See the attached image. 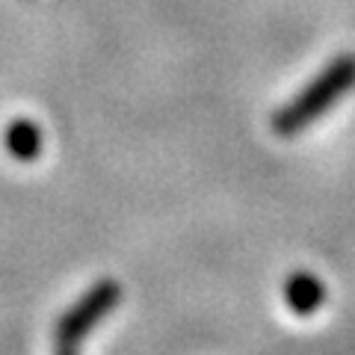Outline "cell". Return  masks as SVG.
<instances>
[{
	"label": "cell",
	"instance_id": "obj_1",
	"mask_svg": "<svg viewBox=\"0 0 355 355\" xmlns=\"http://www.w3.org/2000/svg\"><path fill=\"white\" fill-rule=\"evenodd\" d=\"M352 86H355V57H338L335 62H329L291 104L282 107L279 113L272 116V130L279 133V137H296L299 130L314 125L326 110L335 107Z\"/></svg>",
	"mask_w": 355,
	"mask_h": 355
},
{
	"label": "cell",
	"instance_id": "obj_2",
	"mask_svg": "<svg viewBox=\"0 0 355 355\" xmlns=\"http://www.w3.org/2000/svg\"><path fill=\"white\" fill-rule=\"evenodd\" d=\"M119 302H121V284L119 282H113V279L95 282L74 305H69L62 311V317L57 320L53 340L80 347V343L119 308Z\"/></svg>",
	"mask_w": 355,
	"mask_h": 355
},
{
	"label": "cell",
	"instance_id": "obj_3",
	"mask_svg": "<svg viewBox=\"0 0 355 355\" xmlns=\"http://www.w3.org/2000/svg\"><path fill=\"white\" fill-rule=\"evenodd\" d=\"M282 293H284L287 308H291L296 317L317 314L326 302V284L320 282V275L308 272V270H296V272L287 275Z\"/></svg>",
	"mask_w": 355,
	"mask_h": 355
},
{
	"label": "cell",
	"instance_id": "obj_4",
	"mask_svg": "<svg viewBox=\"0 0 355 355\" xmlns=\"http://www.w3.org/2000/svg\"><path fill=\"white\" fill-rule=\"evenodd\" d=\"M6 151L15 160L30 163L42 154V130L39 125H33L30 119H18L6 128Z\"/></svg>",
	"mask_w": 355,
	"mask_h": 355
},
{
	"label": "cell",
	"instance_id": "obj_5",
	"mask_svg": "<svg viewBox=\"0 0 355 355\" xmlns=\"http://www.w3.org/2000/svg\"><path fill=\"white\" fill-rule=\"evenodd\" d=\"M53 355H77V347H71V343H57Z\"/></svg>",
	"mask_w": 355,
	"mask_h": 355
}]
</instances>
